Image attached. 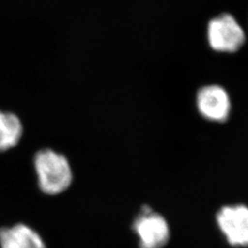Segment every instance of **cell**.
<instances>
[{
    "label": "cell",
    "mask_w": 248,
    "mask_h": 248,
    "mask_svg": "<svg viewBox=\"0 0 248 248\" xmlns=\"http://www.w3.org/2000/svg\"><path fill=\"white\" fill-rule=\"evenodd\" d=\"M34 168L40 189L47 195H58L73 182V170L68 159L58 152L47 148L38 151Z\"/></svg>",
    "instance_id": "6da1fadb"
},
{
    "label": "cell",
    "mask_w": 248,
    "mask_h": 248,
    "mask_svg": "<svg viewBox=\"0 0 248 248\" xmlns=\"http://www.w3.org/2000/svg\"><path fill=\"white\" fill-rule=\"evenodd\" d=\"M208 42L216 52L235 53L245 44L246 34L232 15L222 14L210 21Z\"/></svg>",
    "instance_id": "7a4b0ae2"
},
{
    "label": "cell",
    "mask_w": 248,
    "mask_h": 248,
    "mask_svg": "<svg viewBox=\"0 0 248 248\" xmlns=\"http://www.w3.org/2000/svg\"><path fill=\"white\" fill-rule=\"evenodd\" d=\"M133 229L138 236L140 248H163L170 237L168 221L147 206L134 220Z\"/></svg>",
    "instance_id": "3957f363"
},
{
    "label": "cell",
    "mask_w": 248,
    "mask_h": 248,
    "mask_svg": "<svg viewBox=\"0 0 248 248\" xmlns=\"http://www.w3.org/2000/svg\"><path fill=\"white\" fill-rule=\"evenodd\" d=\"M216 222L227 242L232 247H247L248 243V210L243 204L221 208Z\"/></svg>",
    "instance_id": "277c9868"
},
{
    "label": "cell",
    "mask_w": 248,
    "mask_h": 248,
    "mask_svg": "<svg viewBox=\"0 0 248 248\" xmlns=\"http://www.w3.org/2000/svg\"><path fill=\"white\" fill-rule=\"evenodd\" d=\"M196 103L200 114L209 122L224 123L230 116V96L222 86L208 85L199 89Z\"/></svg>",
    "instance_id": "5b68a950"
},
{
    "label": "cell",
    "mask_w": 248,
    "mask_h": 248,
    "mask_svg": "<svg viewBox=\"0 0 248 248\" xmlns=\"http://www.w3.org/2000/svg\"><path fill=\"white\" fill-rule=\"evenodd\" d=\"M1 248H46L45 241L34 229L24 223L0 228Z\"/></svg>",
    "instance_id": "8992f818"
},
{
    "label": "cell",
    "mask_w": 248,
    "mask_h": 248,
    "mask_svg": "<svg viewBox=\"0 0 248 248\" xmlns=\"http://www.w3.org/2000/svg\"><path fill=\"white\" fill-rule=\"evenodd\" d=\"M23 133V126L18 116L0 110V152H5L18 144Z\"/></svg>",
    "instance_id": "52a82bcc"
}]
</instances>
